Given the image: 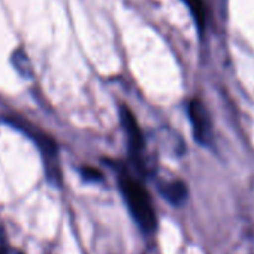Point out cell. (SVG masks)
Here are the masks:
<instances>
[{
	"label": "cell",
	"instance_id": "6da1fadb",
	"mask_svg": "<svg viewBox=\"0 0 254 254\" xmlns=\"http://www.w3.org/2000/svg\"><path fill=\"white\" fill-rule=\"evenodd\" d=\"M118 187L136 224L145 233H153L157 229V214L147 189L127 172L118 175Z\"/></svg>",
	"mask_w": 254,
	"mask_h": 254
},
{
	"label": "cell",
	"instance_id": "7a4b0ae2",
	"mask_svg": "<svg viewBox=\"0 0 254 254\" xmlns=\"http://www.w3.org/2000/svg\"><path fill=\"white\" fill-rule=\"evenodd\" d=\"M189 115L191 120L194 138L200 144H208L211 139V118L206 112V108L200 100L194 99L189 105Z\"/></svg>",
	"mask_w": 254,
	"mask_h": 254
},
{
	"label": "cell",
	"instance_id": "3957f363",
	"mask_svg": "<svg viewBox=\"0 0 254 254\" xmlns=\"http://www.w3.org/2000/svg\"><path fill=\"white\" fill-rule=\"evenodd\" d=\"M120 120H121V126L126 132L127 141H129V145L133 151V154L139 156L141 151L144 150V135L141 132V127L136 121L135 114L127 108V106H121L120 108Z\"/></svg>",
	"mask_w": 254,
	"mask_h": 254
},
{
	"label": "cell",
	"instance_id": "277c9868",
	"mask_svg": "<svg viewBox=\"0 0 254 254\" xmlns=\"http://www.w3.org/2000/svg\"><path fill=\"white\" fill-rule=\"evenodd\" d=\"M160 193L162 196L169 200L171 203L174 205H180L186 200L187 197V187L183 181L180 180H175V181H168V183H163L160 187Z\"/></svg>",
	"mask_w": 254,
	"mask_h": 254
},
{
	"label": "cell",
	"instance_id": "5b68a950",
	"mask_svg": "<svg viewBox=\"0 0 254 254\" xmlns=\"http://www.w3.org/2000/svg\"><path fill=\"white\" fill-rule=\"evenodd\" d=\"M12 64L23 78H29L32 75V64L23 48H17L12 53Z\"/></svg>",
	"mask_w": 254,
	"mask_h": 254
},
{
	"label": "cell",
	"instance_id": "8992f818",
	"mask_svg": "<svg viewBox=\"0 0 254 254\" xmlns=\"http://www.w3.org/2000/svg\"><path fill=\"white\" fill-rule=\"evenodd\" d=\"M187 5L191 8V12L199 24L200 29L205 27L206 24V9H205V3L202 2V0H186Z\"/></svg>",
	"mask_w": 254,
	"mask_h": 254
},
{
	"label": "cell",
	"instance_id": "52a82bcc",
	"mask_svg": "<svg viewBox=\"0 0 254 254\" xmlns=\"http://www.w3.org/2000/svg\"><path fill=\"white\" fill-rule=\"evenodd\" d=\"M81 174H82V177L85 178V180H100L102 178V175H100V172L97 171V169H94V168H82L81 169Z\"/></svg>",
	"mask_w": 254,
	"mask_h": 254
}]
</instances>
